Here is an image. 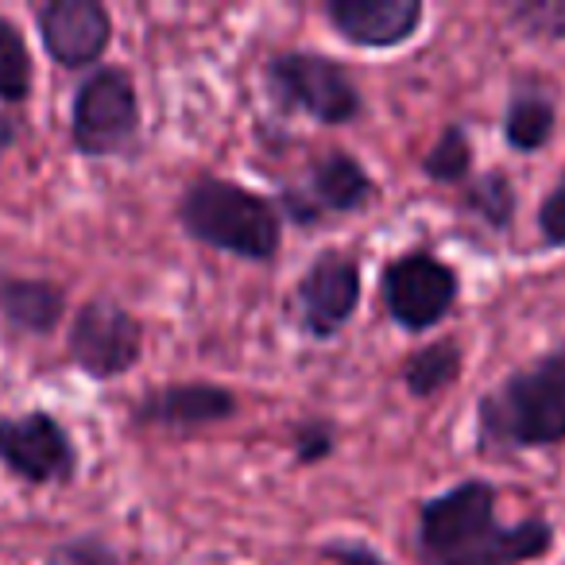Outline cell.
<instances>
[{
	"instance_id": "1",
	"label": "cell",
	"mask_w": 565,
	"mask_h": 565,
	"mask_svg": "<svg viewBox=\"0 0 565 565\" xmlns=\"http://www.w3.org/2000/svg\"><path fill=\"white\" fill-rule=\"evenodd\" d=\"M488 449H542L565 441V345L503 380L480 399Z\"/></svg>"
},
{
	"instance_id": "2",
	"label": "cell",
	"mask_w": 565,
	"mask_h": 565,
	"mask_svg": "<svg viewBox=\"0 0 565 565\" xmlns=\"http://www.w3.org/2000/svg\"><path fill=\"white\" fill-rule=\"evenodd\" d=\"M179 221L194 241L241 259H271L282 236L275 205L228 179L190 182L179 198Z\"/></svg>"
},
{
	"instance_id": "3",
	"label": "cell",
	"mask_w": 565,
	"mask_h": 565,
	"mask_svg": "<svg viewBox=\"0 0 565 565\" xmlns=\"http://www.w3.org/2000/svg\"><path fill=\"white\" fill-rule=\"evenodd\" d=\"M267 86L282 109L310 113L322 125H349L361 117V94L341 63L310 51H287L267 63Z\"/></svg>"
},
{
	"instance_id": "4",
	"label": "cell",
	"mask_w": 565,
	"mask_h": 565,
	"mask_svg": "<svg viewBox=\"0 0 565 565\" xmlns=\"http://www.w3.org/2000/svg\"><path fill=\"white\" fill-rule=\"evenodd\" d=\"M74 148L82 156H120L136 143L140 136V102H136V86L125 71L117 66H102L89 74L86 86L74 97V120H71Z\"/></svg>"
},
{
	"instance_id": "5",
	"label": "cell",
	"mask_w": 565,
	"mask_h": 565,
	"mask_svg": "<svg viewBox=\"0 0 565 565\" xmlns=\"http://www.w3.org/2000/svg\"><path fill=\"white\" fill-rule=\"evenodd\" d=\"M71 361L94 380H117L140 361L143 353V326L132 310L113 299H94L78 310L71 326Z\"/></svg>"
},
{
	"instance_id": "6",
	"label": "cell",
	"mask_w": 565,
	"mask_h": 565,
	"mask_svg": "<svg viewBox=\"0 0 565 565\" xmlns=\"http://www.w3.org/2000/svg\"><path fill=\"white\" fill-rule=\"evenodd\" d=\"M457 291H461L457 271L449 264H441L438 256H430V252L399 256L384 271V302L395 322L411 333L438 326L454 310Z\"/></svg>"
},
{
	"instance_id": "7",
	"label": "cell",
	"mask_w": 565,
	"mask_h": 565,
	"mask_svg": "<svg viewBox=\"0 0 565 565\" xmlns=\"http://www.w3.org/2000/svg\"><path fill=\"white\" fill-rule=\"evenodd\" d=\"M495 526V488L488 480H461L449 492L434 495L418 511V542L423 562L465 550Z\"/></svg>"
},
{
	"instance_id": "8",
	"label": "cell",
	"mask_w": 565,
	"mask_h": 565,
	"mask_svg": "<svg viewBox=\"0 0 565 565\" xmlns=\"http://www.w3.org/2000/svg\"><path fill=\"white\" fill-rule=\"evenodd\" d=\"M361 307V264L349 252H322L299 282L302 330L318 341L338 338Z\"/></svg>"
},
{
	"instance_id": "9",
	"label": "cell",
	"mask_w": 565,
	"mask_h": 565,
	"mask_svg": "<svg viewBox=\"0 0 565 565\" xmlns=\"http://www.w3.org/2000/svg\"><path fill=\"white\" fill-rule=\"evenodd\" d=\"M0 461L28 484L71 480L78 454L63 426L43 411L20 418H0Z\"/></svg>"
},
{
	"instance_id": "10",
	"label": "cell",
	"mask_w": 565,
	"mask_h": 565,
	"mask_svg": "<svg viewBox=\"0 0 565 565\" xmlns=\"http://www.w3.org/2000/svg\"><path fill=\"white\" fill-rule=\"evenodd\" d=\"M35 24L47 55L66 71L94 66L113 40V20L102 0H51L40 9Z\"/></svg>"
},
{
	"instance_id": "11",
	"label": "cell",
	"mask_w": 565,
	"mask_h": 565,
	"mask_svg": "<svg viewBox=\"0 0 565 565\" xmlns=\"http://www.w3.org/2000/svg\"><path fill=\"white\" fill-rule=\"evenodd\" d=\"M376 182L369 179L361 163L349 151H330L310 167L307 190H287L282 194V210L291 213L299 225L322 221V213H356L372 202Z\"/></svg>"
},
{
	"instance_id": "12",
	"label": "cell",
	"mask_w": 565,
	"mask_h": 565,
	"mask_svg": "<svg viewBox=\"0 0 565 565\" xmlns=\"http://www.w3.org/2000/svg\"><path fill=\"white\" fill-rule=\"evenodd\" d=\"M326 17L338 35L353 47L387 51L407 43L423 24L418 0H330Z\"/></svg>"
},
{
	"instance_id": "13",
	"label": "cell",
	"mask_w": 565,
	"mask_h": 565,
	"mask_svg": "<svg viewBox=\"0 0 565 565\" xmlns=\"http://www.w3.org/2000/svg\"><path fill=\"white\" fill-rule=\"evenodd\" d=\"M236 395L217 384H174L148 392L136 407V426H167V430H194L233 418Z\"/></svg>"
},
{
	"instance_id": "14",
	"label": "cell",
	"mask_w": 565,
	"mask_h": 565,
	"mask_svg": "<svg viewBox=\"0 0 565 565\" xmlns=\"http://www.w3.org/2000/svg\"><path fill=\"white\" fill-rule=\"evenodd\" d=\"M554 542L546 519H523L515 526H492L484 539L469 542L465 550L434 557L426 565H523L542 557Z\"/></svg>"
},
{
	"instance_id": "15",
	"label": "cell",
	"mask_w": 565,
	"mask_h": 565,
	"mask_svg": "<svg viewBox=\"0 0 565 565\" xmlns=\"http://www.w3.org/2000/svg\"><path fill=\"white\" fill-rule=\"evenodd\" d=\"M0 315L24 333H51L66 315V291L47 279L0 275Z\"/></svg>"
},
{
	"instance_id": "16",
	"label": "cell",
	"mask_w": 565,
	"mask_h": 565,
	"mask_svg": "<svg viewBox=\"0 0 565 565\" xmlns=\"http://www.w3.org/2000/svg\"><path fill=\"white\" fill-rule=\"evenodd\" d=\"M457 376H461V345L454 338L430 341L403 361V384L415 399H430V395L446 392Z\"/></svg>"
},
{
	"instance_id": "17",
	"label": "cell",
	"mask_w": 565,
	"mask_h": 565,
	"mask_svg": "<svg viewBox=\"0 0 565 565\" xmlns=\"http://www.w3.org/2000/svg\"><path fill=\"white\" fill-rule=\"evenodd\" d=\"M554 125H557V109L550 97L519 94V97H511V105H508L503 136H508L511 148L539 151V148H546V140L554 136Z\"/></svg>"
},
{
	"instance_id": "18",
	"label": "cell",
	"mask_w": 565,
	"mask_h": 565,
	"mask_svg": "<svg viewBox=\"0 0 565 565\" xmlns=\"http://www.w3.org/2000/svg\"><path fill=\"white\" fill-rule=\"evenodd\" d=\"M465 210H469L472 217L484 221L488 228L508 233L511 217H515V190H511V182L503 179L500 171H492L465 190Z\"/></svg>"
},
{
	"instance_id": "19",
	"label": "cell",
	"mask_w": 565,
	"mask_h": 565,
	"mask_svg": "<svg viewBox=\"0 0 565 565\" xmlns=\"http://www.w3.org/2000/svg\"><path fill=\"white\" fill-rule=\"evenodd\" d=\"M28 89H32L28 43L12 20L0 17V102H24Z\"/></svg>"
},
{
	"instance_id": "20",
	"label": "cell",
	"mask_w": 565,
	"mask_h": 565,
	"mask_svg": "<svg viewBox=\"0 0 565 565\" xmlns=\"http://www.w3.org/2000/svg\"><path fill=\"white\" fill-rule=\"evenodd\" d=\"M426 179L434 182H465L472 171V140L465 136L461 125H449L446 132L438 136V143L430 148L423 163Z\"/></svg>"
},
{
	"instance_id": "21",
	"label": "cell",
	"mask_w": 565,
	"mask_h": 565,
	"mask_svg": "<svg viewBox=\"0 0 565 565\" xmlns=\"http://www.w3.org/2000/svg\"><path fill=\"white\" fill-rule=\"evenodd\" d=\"M43 565H120L117 550L97 534H82V539H66L43 557Z\"/></svg>"
},
{
	"instance_id": "22",
	"label": "cell",
	"mask_w": 565,
	"mask_h": 565,
	"mask_svg": "<svg viewBox=\"0 0 565 565\" xmlns=\"http://www.w3.org/2000/svg\"><path fill=\"white\" fill-rule=\"evenodd\" d=\"M291 441H295V457H299L302 465H318V461H326V457L333 454V446H338V434H333V426L322 423V418H310V423L295 426Z\"/></svg>"
},
{
	"instance_id": "23",
	"label": "cell",
	"mask_w": 565,
	"mask_h": 565,
	"mask_svg": "<svg viewBox=\"0 0 565 565\" xmlns=\"http://www.w3.org/2000/svg\"><path fill=\"white\" fill-rule=\"evenodd\" d=\"M539 228H542V236H546V244L565 248V171H562V179H557V186L546 194V202H542Z\"/></svg>"
},
{
	"instance_id": "24",
	"label": "cell",
	"mask_w": 565,
	"mask_h": 565,
	"mask_svg": "<svg viewBox=\"0 0 565 565\" xmlns=\"http://www.w3.org/2000/svg\"><path fill=\"white\" fill-rule=\"evenodd\" d=\"M330 565H387L380 554L364 546H333L330 550Z\"/></svg>"
}]
</instances>
